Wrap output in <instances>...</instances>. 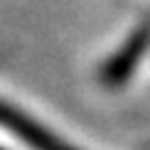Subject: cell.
I'll return each mask as SVG.
<instances>
[{"mask_svg":"<svg viewBox=\"0 0 150 150\" xmlns=\"http://www.w3.org/2000/svg\"><path fill=\"white\" fill-rule=\"evenodd\" d=\"M148 37H150L148 30H140V32H135L133 37H130V42L111 59V64L106 67V71H103V81L106 84H116V81H121V79L128 76V71L133 69L135 59L140 57V52L148 45Z\"/></svg>","mask_w":150,"mask_h":150,"instance_id":"cell-2","label":"cell"},{"mask_svg":"<svg viewBox=\"0 0 150 150\" xmlns=\"http://www.w3.org/2000/svg\"><path fill=\"white\" fill-rule=\"evenodd\" d=\"M0 128L10 130L12 135H17L20 140H25L35 150H74L64 140H59L57 135L45 130V126L35 123L32 118H27L25 113L15 111L8 103H0Z\"/></svg>","mask_w":150,"mask_h":150,"instance_id":"cell-1","label":"cell"}]
</instances>
